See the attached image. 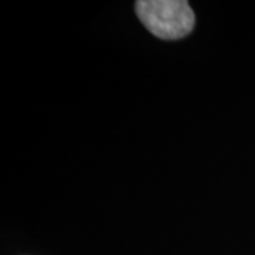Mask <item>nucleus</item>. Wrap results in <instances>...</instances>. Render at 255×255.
I'll return each mask as SVG.
<instances>
[{
	"label": "nucleus",
	"instance_id": "nucleus-1",
	"mask_svg": "<svg viewBox=\"0 0 255 255\" xmlns=\"http://www.w3.org/2000/svg\"><path fill=\"white\" fill-rule=\"evenodd\" d=\"M136 14L152 34L163 40L182 38L194 27V13L184 0H139Z\"/></svg>",
	"mask_w": 255,
	"mask_h": 255
}]
</instances>
